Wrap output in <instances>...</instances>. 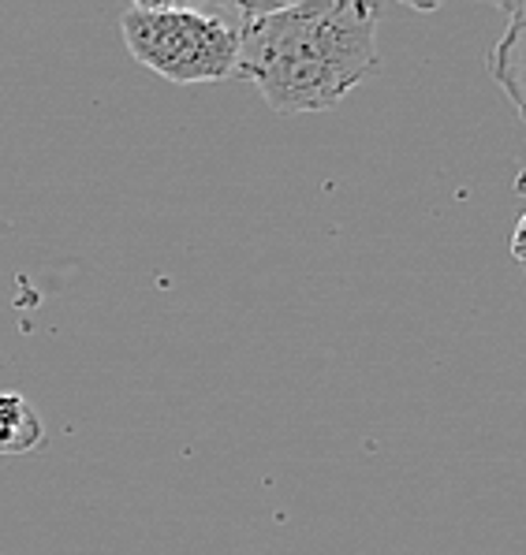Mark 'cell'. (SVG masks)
<instances>
[{
	"mask_svg": "<svg viewBox=\"0 0 526 555\" xmlns=\"http://www.w3.org/2000/svg\"><path fill=\"white\" fill-rule=\"evenodd\" d=\"M235 75L254 82L280 116L325 113L377 67L381 12L367 0L235 4Z\"/></svg>",
	"mask_w": 526,
	"mask_h": 555,
	"instance_id": "1",
	"label": "cell"
},
{
	"mask_svg": "<svg viewBox=\"0 0 526 555\" xmlns=\"http://www.w3.org/2000/svg\"><path fill=\"white\" fill-rule=\"evenodd\" d=\"M127 53L176 87L235 79L240 15L183 4H131L120 20Z\"/></svg>",
	"mask_w": 526,
	"mask_h": 555,
	"instance_id": "2",
	"label": "cell"
},
{
	"mask_svg": "<svg viewBox=\"0 0 526 555\" xmlns=\"http://www.w3.org/2000/svg\"><path fill=\"white\" fill-rule=\"evenodd\" d=\"M526 4H508V30L489 53V75L504 87L512 108L523 116V64H526Z\"/></svg>",
	"mask_w": 526,
	"mask_h": 555,
	"instance_id": "3",
	"label": "cell"
},
{
	"mask_svg": "<svg viewBox=\"0 0 526 555\" xmlns=\"http://www.w3.org/2000/svg\"><path fill=\"white\" fill-rule=\"evenodd\" d=\"M46 440V422L30 399L0 391V455H27Z\"/></svg>",
	"mask_w": 526,
	"mask_h": 555,
	"instance_id": "4",
	"label": "cell"
}]
</instances>
